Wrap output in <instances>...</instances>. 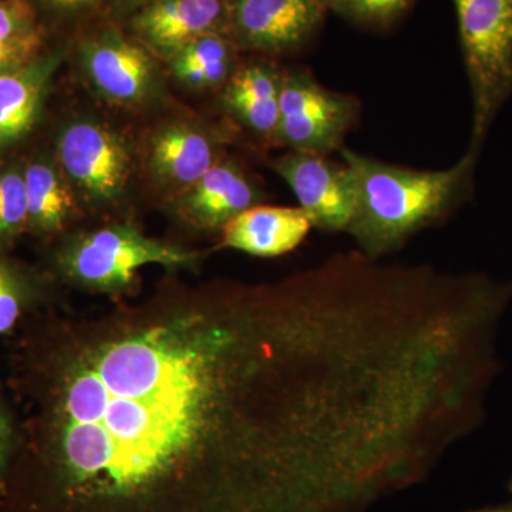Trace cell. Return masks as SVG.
Wrapping results in <instances>:
<instances>
[{"instance_id": "6da1fadb", "label": "cell", "mask_w": 512, "mask_h": 512, "mask_svg": "<svg viewBox=\"0 0 512 512\" xmlns=\"http://www.w3.org/2000/svg\"><path fill=\"white\" fill-rule=\"evenodd\" d=\"M187 305L77 335L60 363L57 512H291L301 467L242 429L278 345L254 316Z\"/></svg>"}, {"instance_id": "7a4b0ae2", "label": "cell", "mask_w": 512, "mask_h": 512, "mask_svg": "<svg viewBox=\"0 0 512 512\" xmlns=\"http://www.w3.org/2000/svg\"><path fill=\"white\" fill-rule=\"evenodd\" d=\"M478 150L471 144L466 156L446 170L417 171L340 148L355 190V211L346 231L370 256L399 247L467 197Z\"/></svg>"}, {"instance_id": "3957f363", "label": "cell", "mask_w": 512, "mask_h": 512, "mask_svg": "<svg viewBox=\"0 0 512 512\" xmlns=\"http://www.w3.org/2000/svg\"><path fill=\"white\" fill-rule=\"evenodd\" d=\"M471 96L473 141L481 146L512 94V0H454Z\"/></svg>"}, {"instance_id": "277c9868", "label": "cell", "mask_w": 512, "mask_h": 512, "mask_svg": "<svg viewBox=\"0 0 512 512\" xmlns=\"http://www.w3.org/2000/svg\"><path fill=\"white\" fill-rule=\"evenodd\" d=\"M197 254L144 237L127 227L90 232L67 249L63 266L80 284L99 289L124 288L146 265L168 268L194 264Z\"/></svg>"}, {"instance_id": "5b68a950", "label": "cell", "mask_w": 512, "mask_h": 512, "mask_svg": "<svg viewBox=\"0 0 512 512\" xmlns=\"http://www.w3.org/2000/svg\"><path fill=\"white\" fill-rule=\"evenodd\" d=\"M57 160L73 191L94 205L119 200L133 170L126 138L94 120H76L63 128L57 140Z\"/></svg>"}, {"instance_id": "8992f818", "label": "cell", "mask_w": 512, "mask_h": 512, "mask_svg": "<svg viewBox=\"0 0 512 512\" xmlns=\"http://www.w3.org/2000/svg\"><path fill=\"white\" fill-rule=\"evenodd\" d=\"M80 69L94 92L113 106L136 107L154 92L153 53L114 20L87 33L77 45Z\"/></svg>"}, {"instance_id": "52a82bcc", "label": "cell", "mask_w": 512, "mask_h": 512, "mask_svg": "<svg viewBox=\"0 0 512 512\" xmlns=\"http://www.w3.org/2000/svg\"><path fill=\"white\" fill-rule=\"evenodd\" d=\"M355 117L349 97L330 92L303 72L284 73L274 141L295 151L326 156L340 150Z\"/></svg>"}, {"instance_id": "ba28073f", "label": "cell", "mask_w": 512, "mask_h": 512, "mask_svg": "<svg viewBox=\"0 0 512 512\" xmlns=\"http://www.w3.org/2000/svg\"><path fill=\"white\" fill-rule=\"evenodd\" d=\"M326 10L312 0H228V37L239 50L282 55L311 39Z\"/></svg>"}, {"instance_id": "9c48e42d", "label": "cell", "mask_w": 512, "mask_h": 512, "mask_svg": "<svg viewBox=\"0 0 512 512\" xmlns=\"http://www.w3.org/2000/svg\"><path fill=\"white\" fill-rule=\"evenodd\" d=\"M291 187L312 227L346 231L355 211V190L348 168L320 154L291 150L272 164Z\"/></svg>"}, {"instance_id": "30bf717a", "label": "cell", "mask_w": 512, "mask_h": 512, "mask_svg": "<svg viewBox=\"0 0 512 512\" xmlns=\"http://www.w3.org/2000/svg\"><path fill=\"white\" fill-rule=\"evenodd\" d=\"M217 136L191 121L161 124L148 136L144 164L154 183L177 197L190 190L220 161Z\"/></svg>"}, {"instance_id": "8fae6325", "label": "cell", "mask_w": 512, "mask_h": 512, "mask_svg": "<svg viewBox=\"0 0 512 512\" xmlns=\"http://www.w3.org/2000/svg\"><path fill=\"white\" fill-rule=\"evenodd\" d=\"M128 33L170 60L198 37L228 36V0H156L127 19Z\"/></svg>"}, {"instance_id": "7c38bea8", "label": "cell", "mask_w": 512, "mask_h": 512, "mask_svg": "<svg viewBox=\"0 0 512 512\" xmlns=\"http://www.w3.org/2000/svg\"><path fill=\"white\" fill-rule=\"evenodd\" d=\"M259 192L238 164L221 160L197 184L180 195L181 215L201 228H224L241 212L255 207Z\"/></svg>"}, {"instance_id": "4fadbf2b", "label": "cell", "mask_w": 512, "mask_h": 512, "mask_svg": "<svg viewBox=\"0 0 512 512\" xmlns=\"http://www.w3.org/2000/svg\"><path fill=\"white\" fill-rule=\"evenodd\" d=\"M311 228V221L299 207L255 205L222 228V244L249 255L271 258L298 247Z\"/></svg>"}, {"instance_id": "5bb4252c", "label": "cell", "mask_w": 512, "mask_h": 512, "mask_svg": "<svg viewBox=\"0 0 512 512\" xmlns=\"http://www.w3.org/2000/svg\"><path fill=\"white\" fill-rule=\"evenodd\" d=\"M60 57L59 52L39 55L18 69L0 74V153L35 126Z\"/></svg>"}, {"instance_id": "9a60e30c", "label": "cell", "mask_w": 512, "mask_h": 512, "mask_svg": "<svg viewBox=\"0 0 512 512\" xmlns=\"http://www.w3.org/2000/svg\"><path fill=\"white\" fill-rule=\"evenodd\" d=\"M282 77L274 64H239L225 84L224 103L229 111L258 136L274 140L279 121Z\"/></svg>"}, {"instance_id": "2e32d148", "label": "cell", "mask_w": 512, "mask_h": 512, "mask_svg": "<svg viewBox=\"0 0 512 512\" xmlns=\"http://www.w3.org/2000/svg\"><path fill=\"white\" fill-rule=\"evenodd\" d=\"M241 50L227 35L211 33L198 37L170 60L174 76L195 90L225 86L238 69Z\"/></svg>"}, {"instance_id": "e0dca14e", "label": "cell", "mask_w": 512, "mask_h": 512, "mask_svg": "<svg viewBox=\"0 0 512 512\" xmlns=\"http://www.w3.org/2000/svg\"><path fill=\"white\" fill-rule=\"evenodd\" d=\"M25 174L29 224L42 231H56L69 220L74 191L62 170L47 161L29 164Z\"/></svg>"}, {"instance_id": "ac0fdd59", "label": "cell", "mask_w": 512, "mask_h": 512, "mask_svg": "<svg viewBox=\"0 0 512 512\" xmlns=\"http://www.w3.org/2000/svg\"><path fill=\"white\" fill-rule=\"evenodd\" d=\"M42 22L29 0H0V74L42 55Z\"/></svg>"}, {"instance_id": "d6986e66", "label": "cell", "mask_w": 512, "mask_h": 512, "mask_svg": "<svg viewBox=\"0 0 512 512\" xmlns=\"http://www.w3.org/2000/svg\"><path fill=\"white\" fill-rule=\"evenodd\" d=\"M26 224H29V210L25 174L3 171L0 173V237L16 234Z\"/></svg>"}, {"instance_id": "ffe728a7", "label": "cell", "mask_w": 512, "mask_h": 512, "mask_svg": "<svg viewBox=\"0 0 512 512\" xmlns=\"http://www.w3.org/2000/svg\"><path fill=\"white\" fill-rule=\"evenodd\" d=\"M414 0H330L329 9L367 26H387L406 12Z\"/></svg>"}, {"instance_id": "44dd1931", "label": "cell", "mask_w": 512, "mask_h": 512, "mask_svg": "<svg viewBox=\"0 0 512 512\" xmlns=\"http://www.w3.org/2000/svg\"><path fill=\"white\" fill-rule=\"evenodd\" d=\"M36 13L43 12L53 18H77L84 13L92 12L103 0H29Z\"/></svg>"}, {"instance_id": "7402d4cb", "label": "cell", "mask_w": 512, "mask_h": 512, "mask_svg": "<svg viewBox=\"0 0 512 512\" xmlns=\"http://www.w3.org/2000/svg\"><path fill=\"white\" fill-rule=\"evenodd\" d=\"M20 312L18 291L9 275L0 268V333L15 325Z\"/></svg>"}, {"instance_id": "603a6c76", "label": "cell", "mask_w": 512, "mask_h": 512, "mask_svg": "<svg viewBox=\"0 0 512 512\" xmlns=\"http://www.w3.org/2000/svg\"><path fill=\"white\" fill-rule=\"evenodd\" d=\"M110 10L111 20L128 19L137 10L146 8L156 0H103Z\"/></svg>"}, {"instance_id": "cb8c5ba5", "label": "cell", "mask_w": 512, "mask_h": 512, "mask_svg": "<svg viewBox=\"0 0 512 512\" xmlns=\"http://www.w3.org/2000/svg\"><path fill=\"white\" fill-rule=\"evenodd\" d=\"M10 447V426L8 417L0 407V478L5 471L6 461H8Z\"/></svg>"}, {"instance_id": "d4e9b609", "label": "cell", "mask_w": 512, "mask_h": 512, "mask_svg": "<svg viewBox=\"0 0 512 512\" xmlns=\"http://www.w3.org/2000/svg\"><path fill=\"white\" fill-rule=\"evenodd\" d=\"M481 512H512L511 507L493 508V510L481 511Z\"/></svg>"}, {"instance_id": "484cf974", "label": "cell", "mask_w": 512, "mask_h": 512, "mask_svg": "<svg viewBox=\"0 0 512 512\" xmlns=\"http://www.w3.org/2000/svg\"><path fill=\"white\" fill-rule=\"evenodd\" d=\"M312 2L318 3V5L323 6L325 9H329L330 0H312Z\"/></svg>"}]
</instances>
